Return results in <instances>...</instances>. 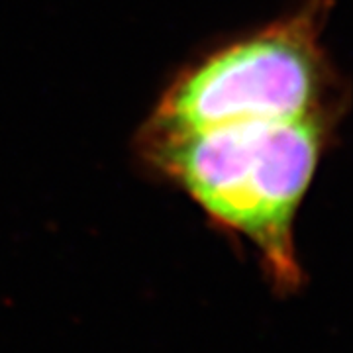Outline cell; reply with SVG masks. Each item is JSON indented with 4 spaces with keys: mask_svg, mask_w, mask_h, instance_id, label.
I'll list each match as a JSON object with an SVG mask.
<instances>
[{
    "mask_svg": "<svg viewBox=\"0 0 353 353\" xmlns=\"http://www.w3.org/2000/svg\"><path fill=\"white\" fill-rule=\"evenodd\" d=\"M340 118L255 120L139 134L138 150L208 220L253 245L267 283L287 296L303 287L294 222Z\"/></svg>",
    "mask_w": 353,
    "mask_h": 353,
    "instance_id": "1",
    "label": "cell"
},
{
    "mask_svg": "<svg viewBox=\"0 0 353 353\" xmlns=\"http://www.w3.org/2000/svg\"><path fill=\"white\" fill-rule=\"evenodd\" d=\"M330 8L332 0H304L287 16L206 53L171 81L139 134L340 118L343 92L322 43Z\"/></svg>",
    "mask_w": 353,
    "mask_h": 353,
    "instance_id": "2",
    "label": "cell"
}]
</instances>
